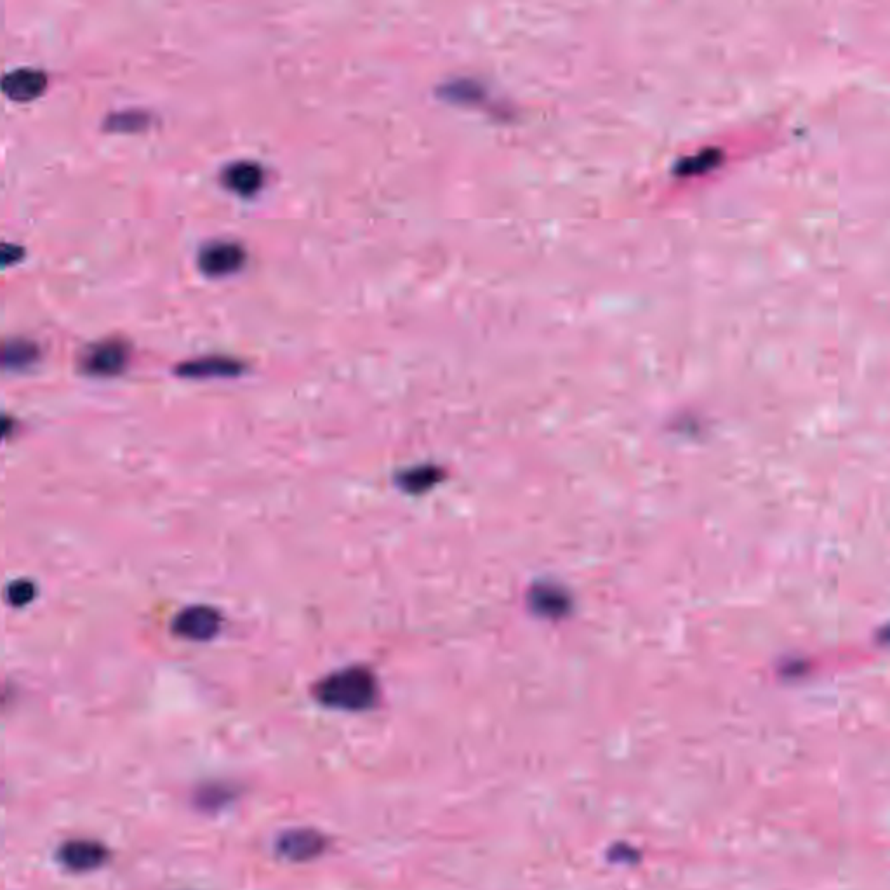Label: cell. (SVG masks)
<instances>
[{
	"mask_svg": "<svg viewBox=\"0 0 890 890\" xmlns=\"http://www.w3.org/2000/svg\"><path fill=\"white\" fill-rule=\"evenodd\" d=\"M315 698L333 710L362 711L378 699V682L371 671L352 666L322 678L313 689Z\"/></svg>",
	"mask_w": 890,
	"mask_h": 890,
	"instance_id": "obj_1",
	"label": "cell"
},
{
	"mask_svg": "<svg viewBox=\"0 0 890 890\" xmlns=\"http://www.w3.org/2000/svg\"><path fill=\"white\" fill-rule=\"evenodd\" d=\"M129 360V348L122 339H105L87 350L82 367L87 374L110 378L124 371Z\"/></svg>",
	"mask_w": 890,
	"mask_h": 890,
	"instance_id": "obj_2",
	"label": "cell"
},
{
	"mask_svg": "<svg viewBox=\"0 0 890 890\" xmlns=\"http://www.w3.org/2000/svg\"><path fill=\"white\" fill-rule=\"evenodd\" d=\"M174 633L180 637L204 642L218 635L221 628L220 612L209 605L186 607L174 619Z\"/></svg>",
	"mask_w": 890,
	"mask_h": 890,
	"instance_id": "obj_3",
	"label": "cell"
},
{
	"mask_svg": "<svg viewBox=\"0 0 890 890\" xmlns=\"http://www.w3.org/2000/svg\"><path fill=\"white\" fill-rule=\"evenodd\" d=\"M110 852L105 845L96 840L77 838L68 840L58 851V861L68 870L84 873V871L98 870L107 863Z\"/></svg>",
	"mask_w": 890,
	"mask_h": 890,
	"instance_id": "obj_4",
	"label": "cell"
},
{
	"mask_svg": "<svg viewBox=\"0 0 890 890\" xmlns=\"http://www.w3.org/2000/svg\"><path fill=\"white\" fill-rule=\"evenodd\" d=\"M246 263L244 249L235 242H213L200 251L199 265L211 277L237 272Z\"/></svg>",
	"mask_w": 890,
	"mask_h": 890,
	"instance_id": "obj_5",
	"label": "cell"
},
{
	"mask_svg": "<svg viewBox=\"0 0 890 890\" xmlns=\"http://www.w3.org/2000/svg\"><path fill=\"white\" fill-rule=\"evenodd\" d=\"M46 86L47 75L37 68H16L0 77V91L14 101L35 100Z\"/></svg>",
	"mask_w": 890,
	"mask_h": 890,
	"instance_id": "obj_6",
	"label": "cell"
},
{
	"mask_svg": "<svg viewBox=\"0 0 890 890\" xmlns=\"http://www.w3.org/2000/svg\"><path fill=\"white\" fill-rule=\"evenodd\" d=\"M326 838L313 830L287 831L277 842V851L291 861H308L326 849Z\"/></svg>",
	"mask_w": 890,
	"mask_h": 890,
	"instance_id": "obj_7",
	"label": "cell"
},
{
	"mask_svg": "<svg viewBox=\"0 0 890 890\" xmlns=\"http://www.w3.org/2000/svg\"><path fill=\"white\" fill-rule=\"evenodd\" d=\"M40 359V346L27 338H7L0 341V371H21L34 366Z\"/></svg>",
	"mask_w": 890,
	"mask_h": 890,
	"instance_id": "obj_8",
	"label": "cell"
},
{
	"mask_svg": "<svg viewBox=\"0 0 890 890\" xmlns=\"http://www.w3.org/2000/svg\"><path fill=\"white\" fill-rule=\"evenodd\" d=\"M181 378L207 379L228 378L242 372L237 360L226 357H204V359L188 360L176 369Z\"/></svg>",
	"mask_w": 890,
	"mask_h": 890,
	"instance_id": "obj_9",
	"label": "cell"
},
{
	"mask_svg": "<svg viewBox=\"0 0 890 890\" xmlns=\"http://www.w3.org/2000/svg\"><path fill=\"white\" fill-rule=\"evenodd\" d=\"M221 180L225 183L226 188H230L232 192L239 195H254L260 190L265 183V173L258 164L254 162H237L225 169V173L221 176Z\"/></svg>",
	"mask_w": 890,
	"mask_h": 890,
	"instance_id": "obj_10",
	"label": "cell"
},
{
	"mask_svg": "<svg viewBox=\"0 0 890 890\" xmlns=\"http://www.w3.org/2000/svg\"><path fill=\"white\" fill-rule=\"evenodd\" d=\"M152 124V115L143 110H120V112L108 113L103 122V129L112 133H134L143 131Z\"/></svg>",
	"mask_w": 890,
	"mask_h": 890,
	"instance_id": "obj_11",
	"label": "cell"
},
{
	"mask_svg": "<svg viewBox=\"0 0 890 890\" xmlns=\"http://www.w3.org/2000/svg\"><path fill=\"white\" fill-rule=\"evenodd\" d=\"M440 480L439 468L433 466H421V468H412L402 473L399 477V484L404 491L418 494L432 489L433 485Z\"/></svg>",
	"mask_w": 890,
	"mask_h": 890,
	"instance_id": "obj_12",
	"label": "cell"
},
{
	"mask_svg": "<svg viewBox=\"0 0 890 890\" xmlns=\"http://www.w3.org/2000/svg\"><path fill=\"white\" fill-rule=\"evenodd\" d=\"M720 159H722L720 153L713 152V150H710V152L698 153V155H694V157L682 160L677 166V173L682 174V176L703 173L706 169L717 166Z\"/></svg>",
	"mask_w": 890,
	"mask_h": 890,
	"instance_id": "obj_13",
	"label": "cell"
},
{
	"mask_svg": "<svg viewBox=\"0 0 890 890\" xmlns=\"http://www.w3.org/2000/svg\"><path fill=\"white\" fill-rule=\"evenodd\" d=\"M6 595L9 604L21 607V605L32 602V598L35 597V586L30 581L20 579V581H14L13 585L7 588Z\"/></svg>",
	"mask_w": 890,
	"mask_h": 890,
	"instance_id": "obj_14",
	"label": "cell"
},
{
	"mask_svg": "<svg viewBox=\"0 0 890 890\" xmlns=\"http://www.w3.org/2000/svg\"><path fill=\"white\" fill-rule=\"evenodd\" d=\"M23 258H25V249L23 247L18 246V244H11V242H2L0 244V268L16 265Z\"/></svg>",
	"mask_w": 890,
	"mask_h": 890,
	"instance_id": "obj_15",
	"label": "cell"
},
{
	"mask_svg": "<svg viewBox=\"0 0 890 890\" xmlns=\"http://www.w3.org/2000/svg\"><path fill=\"white\" fill-rule=\"evenodd\" d=\"M14 421L13 419L6 416V414H0V442L2 440H6L11 433H13Z\"/></svg>",
	"mask_w": 890,
	"mask_h": 890,
	"instance_id": "obj_16",
	"label": "cell"
}]
</instances>
